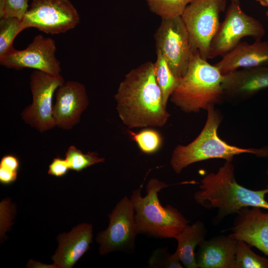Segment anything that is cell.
<instances>
[{
    "label": "cell",
    "mask_w": 268,
    "mask_h": 268,
    "mask_svg": "<svg viewBox=\"0 0 268 268\" xmlns=\"http://www.w3.org/2000/svg\"><path fill=\"white\" fill-rule=\"evenodd\" d=\"M266 15L268 17V9L267 10V13H266Z\"/></svg>",
    "instance_id": "obj_34"
},
{
    "label": "cell",
    "mask_w": 268,
    "mask_h": 268,
    "mask_svg": "<svg viewBox=\"0 0 268 268\" xmlns=\"http://www.w3.org/2000/svg\"><path fill=\"white\" fill-rule=\"evenodd\" d=\"M262 209L242 208L237 213L229 236L256 247L268 256V212Z\"/></svg>",
    "instance_id": "obj_14"
},
{
    "label": "cell",
    "mask_w": 268,
    "mask_h": 268,
    "mask_svg": "<svg viewBox=\"0 0 268 268\" xmlns=\"http://www.w3.org/2000/svg\"><path fill=\"white\" fill-rule=\"evenodd\" d=\"M234 268H268V258L256 254L246 242L237 240Z\"/></svg>",
    "instance_id": "obj_22"
},
{
    "label": "cell",
    "mask_w": 268,
    "mask_h": 268,
    "mask_svg": "<svg viewBox=\"0 0 268 268\" xmlns=\"http://www.w3.org/2000/svg\"><path fill=\"white\" fill-rule=\"evenodd\" d=\"M206 121L199 135L191 143L178 145L173 151L170 165L176 174L189 165L211 159H223L232 161L235 156L248 153L259 157H268V146L260 148H242L232 145L221 139L217 131L222 121L221 115L214 105L206 109Z\"/></svg>",
    "instance_id": "obj_3"
},
{
    "label": "cell",
    "mask_w": 268,
    "mask_h": 268,
    "mask_svg": "<svg viewBox=\"0 0 268 268\" xmlns=\"http://www.w3.org/2000/svg\"><path fill=\"white\" fill-rule=\"evenodd\" d=\"M69 169L80 172L91 165L104 162L105 158L98 156L96 152H88L83 153L74 145L70 146L65 154Z\"/></svg>",
    "instance_id": "obj_24"
},
{
    "label": "cell",
    "mask_w": 268,
    "mask_h": 268,
    "mask_svg": "<svg viewBox=\"0 0 268 268\" xmlns=\"http://www.w3.org/2000/svg\"><path fill=\"white\" fill-rule=\"evenodd\" d=\"M156 82L161 90L164 104L178 85L181 77L176 76L171 70L167 62L159 51L156 50V60L154 63Z\"/></svg>",
    "instance_id": "obj_20"
},
{
    "label": "cell",
    "mask_w": 268,
    "mask_h": 268,
    "mask_svg": "<svg viewBox=\"0 0 268 268\" xmlns=\"http://www.w3.org/2000/svg\"><path fill=\"white\" fill-rule=\"evenodd\" d=\"M223 75L198 51L192 56L187 70L170 96L171 101L185 113H197L221 101Z\"/></svg>",
    "instance_id": "obj_4"
},
{
    "label": "cell",
    "mask_w": 268,
    "mask_h": 268,
    "mask_svg": "<svg viewBox=\"0 0 268 268\" xmlns=\"http://www.w3.org/2000/svg\"><path fill=\"white\" fill-rule=\"evenodd\" d=\"M116 109L129 129L163 127L170 117L156 82L154 63H144L132 69L114 96Z\"/></svg>",
    "instance_id": "obj_1"
},
{
    "label": "cell",
    "mask_w": 268,
    "mask_h": 268,
    "mask_svg": "<svg viewBox=\"0 0 268 268\" xmlns=\"http://www.w3.org/2000/svg\"><path fill=\"white\" fill-rule=\"evenodd\" d=\"M237 245L229 235L204 240L196 255L199 268H234Z\"/></svg>",
    "instance_id": "obj_18"
},
{
    "label": "cell",
    "mask_w": 268,
    "mask_h": 268,
    "mask_svg": "<svg viewBox=\"0 0 268 268\" xmlns=\"http://www.w3.org/2000/svg\"><path fill=\"white\" fill-rule=\"evenodd\" d=\"M154 37L156 50L161 53L172 72L182 77L196 51L181 16L161 19Z\"/></svg>",
    "instance_id": "obj_8"
},
{
    "label": "cell",
    "mask_w": 268,
    "mask_h": 268,
    "mask_svg": "<svg viewBox=\"0 0 268 268\" xmlns=\"http://www.w3.org/2000/svg\"><path fill=\"white\" fill-rule=\"evenodd\" d=\"M215 65L222 75L241 68L268 67V40L240 42Z\"/></svg>",
    "instance_id": "obj_17"
},
{
    "label": "cell",
    "mask_w": 268,
    "mask_h": 268,
    "mask_svg": "<svg viewBox=\"0 0 268 268\" xmlns=\"http://www.w3.org/2000/svg\"><path fill=\"white\" fill-rule=\"evenodd\" d=\"M56 51L54 39L38 35L25 49H11L0 58V64L5 67L16 70L31 68L52 75H60L62 68L55 56Z\"/></svg>",
    "instance_id": "obj_12"
},
{
    "label": "cell",
    "mask_w": 268,
    "mask_h": 268,
    "mask_svg": "<svg viewBox=\"0 0 268 268\" xmlns=\"http://www.w3.org/2000/svg\"><path fill=\"white\" fill-rule=\"evenodd\" d=\"M18 171L0 167V182L9 184L14 182L17 177Z\"/></svg>",
    "instance_id": "obj_30"
},
{
    "label": "cell",
    "mask_w": 268,
    "mask_h": 268,
    "mask_svg": "<svg viewBox=\"0 0 268 268\" xmlns=\"http://www.w3.org/2000/svg\"><path fill=\"white\" fill-rule=\"evenodd\" d=\"M268 188L253 190L236 180L232 161H225L215 173L206 174L201 180L199 190L194 195L195 201L207 209H216L213 223L218 224L226 216L237 214L245 207L268 210L266 196Z\"/></svg>",
    "instance_id": "obj_2"
},
{
    "label": "cell",
    "mask_w": 268,
    "mask_h": 268,
    "mask_svg": "<svg viewBox=\"0 0 268 268\" xmlns=\"http://www.w3.org/2000/svg\"><path fill=\"white\" fill-rule=\"evenodd\" d=\"M226 0H194L181 17L192 46L208 60L210 45L220 25L219 15L225 10Z\"/></svg>",
    "instance_id": "obj_6"
},
{
    "label": "cell",
    "mask_w": 268,
    "mask_h": 268,
    "mask_svg": "<svg viewBox=\"0 0 268 268\" xmlns=\"http://www.w3.org/2000/svg\"><path fill=\"white\" fill-rule=\"evenodd\" d=\"M258 2L260 3L261 5L263 6H268V0H256Z\"/></svg>",
    "instance_id": "obj_31"
},
{
    "label": "cell",
    "mask_w": 268,
    "mask_h": 268,
    "mask_svg": "<svg viewBox=\"0 0 268 268\" xmlns=\"http://www.w3.org/2000/svg\"><path fill=\"white\" fill-rule=\"evenodd\" d=\"M23 30L19 19L0 18V58L13 48L12 44L15 38Z\"/></svg>",
    "instance_id": "obj_23"
},
{
    "label": "cell",
    "mask_w": 268,
    "mask_h": 268,
    "mask_svg": "<svg viewBox=\"0 0 268 268\" xmlns=\"http://www.w3.org/2000/svg\"><path fill=\"white\" fill-rule=\"evenodd\" d=\"M65 82L61 74L55 75L38 70L31 73L30 87L32 102L21 114L26 124L40 133L56 126L53 116V98L58 88Z\"/></svg>",
    "instance_id": "obj_9"
},
{
    "label": "cell",
    "mask_w": 268,
    "mask_h": 268,
    "mask_svg": "<svg viewBox=\"0 0 268 268\" xmlns=\"http://www.w3.org/2000/svg\"><path fill=\"white\" fill-rule=\"evenodd\" d=\"M29 0H0V18L16 17L21 20L29 8Z\"/></svg>",
    "instance_id": "obj_27"
},
{
    "label": "cell",
    "mask_w": 268,
    "mask_h": 268,
    "mask_svg": "<svg viewBox=\"0 0 268 268\" xmlns=\"http://www.w3.org/2000/svg\"><path fill=\"white\" fill-rule=\"evenodd\" d=\"M70 169L66 159L57 157L53 159L49 166L48 174L56 177H62L65 175Z\"/></svg>",
    "instance_id": "obj_28"
},
{
    "label": "cell",
    "mask_w": 268,
    "mask_h": 268,
    "mask_svg": "<svg viewBox=\"0 0 268 268\" xmlns=\"http://www.w3.org/2000/svg\"><path fill=\"white\" fill-rule=\"evenodd\" d=\"M223 97L245 100L268 88V67L242 68L223 75Z\"/></svg>",
    "instance_id": "obj_15"
},
{
    "label": "cell",
    "mask_w": 268,
    "mask_h": 268,
    "mask_svg": "<svg viewBox=\"0 0 268 268\" xmlns=\"http://www.w3.org/2000/svg\"><path fill=\"white\" fill-rule=\"evenodd\" d=\"M55 97L53 116L56 126L70 130L79 123L88 105L85 86L76 81L65 82L57 89Z\"/></svg>",
    "instance_id": "obj_13"
},
{
    "label": "cell",
    "mask_w": 268,
    "mask_h": 268,
    "mask_svg": "<svg viewBox=\"0 0 268 268\" xmlns=\"http://www.w3.org/2000/svg\"><path fill=\"white\" fill-rule=\"evenodd\" d=\"M108 216L107 228L100 232L96 237L99 245L100 254L104 255L115 251H133L136 237L139 234L130 199L124 196Z\"/></svg>",
    "instance_id": "obj_11"
},
{
    "label": "cell",
    "mask_w": 268,
    "mask_h": 268,
    "mask_svg": "<svg viewBox=\"0 0 268 268\" xmlns=\"http://www.w3.org/2000/svg\"><path fill=\"white\" fill-rule=\"evenodd\" d=\"M91 224L83 223L69 232L60 234L58 247L52 257V265L57 268H71L89 249L93 237Z\"/></svg>",
    "instance_id": "obj_16"
},
{
    "label": "cell",
    "mask_w": 268,
    "mask_h": 268,
    "mask_svg": "<svg viewBox=\"0 0 268 268\" xmlns=\"http://www.w3.org/2000/svg\"><path fill=\"white\" fill-rule=\"evenodd\" d=\"M79 14L69 0H33L21 19L23 30L34 27L50 34H59L74 28Z\"/></svg>",
    "instance_id": "obj_10"
},
{
    "label": "cell",
    "mask_w": 268,
    "mask_h": 268,
    "mask_svg": "<svg viewBox=\"0 0 268 268\" xmlns=\"http://www.w3.org/2000/svg\"><path fill=\"white\" fill-rule=\"evenodd\" d=\"M128 132L131 138L136 143L140 151L144 153H154L157 151L162 145V136L155 130L146 129L138 133L128 130Z\"/></svg>",
    "instance_id": "obj_25"
},
{
    "label": "cell",
    "mask_w": 268,
    "mask_h": 268,
    "mask_svg": "<svg viewBox=\"0 0 268 268\" xmlns=\"http://www.w3.org/2000/svg\"><path fill=\"white\" fill-rule=\"evenodd\" d=\"M0 167L18 171L19 167V160L13 155H5L1 159Z\"/></svg>",
    "instance_id": "obj_29"
},
{
    "label": "cell",
    "mask_w": 268,
    "mask_h": 268,
    "mask_svg": "<svg viewBox=\"0 0 268 268\" xmlns=\"http://www.w3.org/2000/svg\"><path fill=\"white\" fill-rule=\"evenodd\" d=\"M169 186L151 178L146 185L145 196H141L140 188L132 191L130 199L138 234L176 239L188 224V220L177 208L170 205L163 206L160 203L158 193Z\"/></svg>",
    "instance_id": "obj_5"
},
{
    "label": "cell",
    "mask_w": 268,
    "mask_h": 268,
    "mask_svg": "<svg viewBox=\"0 0 268 268\" xmlns=\"http://www.w3.org/2000/svg\"><path fill=\"white\" fill-rule=\"evenodd\" d=\"M148 266L152 268H182L179 260L172 257L165 248H158L154 250L147 262Z\"/></svg>",
    "instance_id": "obj_26"
},
{
    "label": "cell",
    "mask_w": 268,
    "mask_h": 268,
    "mask_svg": "<svg viewBox=\"0 0 268 268\" xmlns=\"http://www.w3.org/2000/svg\"><path fill=\"white\" fill-rule=\"evenodd\" d=\"M267 177H268V169L267 170Z\"/></svg>",
    "instance_id": "obj_33"
},
{
    "label": "cell",
    "mask_w": 268,
    "mask_h": 268,
    "mask_svg": "<svg viewBox=\"0 0 268 268\" xmlns=\"http://www.w3.org/2000/svg\"><path fill=\"white\" fill-rule=\"evenodd\" d=\"M206 229L204 223L197 220L192 225H187L175 239L177 247L172 257L179 260L184 267L198 268L196 248L205 240Z\"/></svg>",
    "instance_id": "obj_19"
},
{
    "label": "cell",
    "mask_w": 268,
    "mask_h": 268,
    "mask_svg": "<svg viewBox=\"0 0 268 268\" xmlns=\"http://www.w3.org/2000/svg\"><path fill=\"white\" fill-rule=\"evenodd\" d=\"M194 0H146L150 10L161 19L181 16Z\"/></svg>",
    "instance_id": "obj_21"
},
{
    "label": "cell",
    "mask_w": 268,
    "mask_h": 268,
    "mask_svg": "<svg viewBox=\"0 0 268 268\" xmlns=\"http://www.w3.org/2000/svg\"><path fill=\"white\" fill-rule=\"evenodd\" d=\"M231 3L235 4H240V0H230Z\"/></svg>",
    "instance_id": "obj_32"
},
{
    "label": "cell",
    "mask_w": 268,
    "mask_h": 268,
    "mask_svg": "<svg viewBox=\"0 0 268 268\" xmlns=\"http://www.w3.org/2000/svg\"><path fill=\"white\" fill-rule=\"evenodd\" d=\"M265 33L263 24L244 12L240 4L231 3L211 42L208 59L223 57L245 37H251L255 40H262Z\"/></svg>",
    "instance_id": "obj_7"
}]
</instances>
